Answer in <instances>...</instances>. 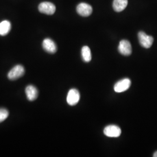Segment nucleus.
<instances>
[{"label": "nucleus", "instance_id": "3", "mask_svg": "<svg viewBox=\"0 0 157 157\" xmlns=\"http://www.w3.org/2000/svg\"><path fill=\"white\" fill-rule=\"evenodd\" d=\"M25 73V69L22 65H17L13 67L8 74V78L11 80L20 78Z\"/></svg>", "mask_w": 157, "mask_h": 157}, {"label": "nucleus", "instance_id": "5", "mask_svg": "<svg viewBox=\"0 0 157 157\" xmlns=\"http://www.w3.org/2000/svg\"><path fill=\"white\" fill-rule=\"evenodd\" d=\"M39 10L41 13L46 15H52L56 12V7L51 2H43L40 4Z\"/></svg>", "mask_w": 157, "mask_h": 157}, {"label": "nucleus", "instance_id": "14", "mask_svg": "<svg viewBox=\"0 0 157 157\" xmlns=\"http://www.w3.org/2000/svg\"><path fill=\"white\" fill-rule=\"evenodd\" d=\"M9 115V112L5 108H0V123L4 121Z\"/></svg>", "mask_w": 157, "mask_h": 157}, {"label": "nucleus", "instance_id": "10", "mask_svg": "<svg viewBox=\"0 0 157 157\" xmlns=\"http://www.w3.org/2000/svg\"><path fill=\"white\" fill-rule=\"evenodd\" d=\"M25 92L27 98L29 101H34L37 98L38 90L33 85H29L27 86Z\"/></svg>", "mask_w": 157, "mask_h": 157}, {"label": "nucleus", "instance_id": "6", "mask_svg": "<svg viewBox=\"0 0 157 157\" xmlns=\"http://www.w3.org/2000/svg\"><path fill=\"white\" fill-rule=\"evenodd\" d=\"M131 85V81L129 78H124L119 80L114 86V91L117 93H122L129 89Z\"/></svg>", "mask_w": 157, "mask_h": 157}, {"label": "nucleus", "instance_id": "11", "mask_svg": "<svg viewBox=\"0 0 157 157\" xmlns=\"http://www.w3.org/2000/svg\"><path fill=\"white\" fill-rule=\"evenodd\" d=\"M128 3V0H113V8L115 11H122L126 8Z\"/></svg>", "mask_w": 157, "mask_h": 157}, {"label": "nucleus", "instance_id": "13", "mask_svg": "<svg viewBox=\"0 0 157 157\" xmlns=\"http://www.w3.org/2000/svg\"><path fill=\"white\" fill-rule=\"evenodd\" d=\"M82 56L84 62H89L91 60V54L90 48L87 46L83 47L82 49Z\"/></svg>", "mask_w": 157, "mask_h": 157}, {"label": "nucleus", "instance_id": "12", "mask_svg": "<svg viewBox=\"0 0 157 157\" xmlns=\"http://www.w3.org/2000/svg\"><path fill=\"white\" fill-rule=\"evenodd\" d=\"M11 23L8 21H4L0 23V35L6 36L11 30Z\"/></svg>", "mask_w": 157, "mask_h": 157}, {"label": "nucleus", "instance_id": "15", "mask_svg": "<svg viewBox=\"0 0 157 157\" xmlns=\"http://www.w3.org/2000/svg\"><path fill=\"white\" fill-rule=\"evenodd\" d=\"M153 157H157V151L154 152V155H153Z\"/></svg>", "mask_w": 157, "mask_h": 157}, {"label": "nucleus", "instance_id": "8", "mask_svg": "<svg viewBox=\"0 0 157 157\" xmlns=\"http://www.w3.org/2000/svg\"><path fill=\"white\" fill-rule=\"evenodd\" d=\"M76 10L80 15L86 17L90 16L91 14L93 8L89 4L86 3H80L77 6Z\"/></svg>", "mask_w": 157, "mask_h": 157}, {"label": "nucleus", "instance_id": "9", "mask_svg": "<svg viewBox=\"0 0 157 157\" xmlns=\"http://www.w3.org/2000/svg\"><path fill=\"white\" fill-rule=\"evenodd\" d=\"M43 47L45 51L51 54L56 52L57 50L56 43L50 39H45L44 40L43 42Z\"/></svg>", "mask_w": 157, "mask_h": 157}, {"label": "nucleus", "instance_id": "2", "mask_svg": "<svg viewBox=\"0 0 157 157\" xmlns=\"http://www.w3.org/2000/svg\"><path fill=\"white\" fill-rule=\"evenodd\" d=\"M122 131L121 128L116 125L107 126L104 130V133L109 137H118L121 135Z\"/></svg>", "mask_w": 157, "mask_h": 157}, {"label": "nucleus", "instance_id": "4", "mask_svg": "<svg viewBox=\"0 0 157 157\" xmlns=\"http://www.w3.org/2000/svg\"><path fill=\"white\" fill-rule=\"evenodd\" d=\"M80 95L78 91L75 89H72L69 91L67 93V101L69 105L73 106L78 103L80 100Z\"/></svg>", "mask_w": 157, "mask_h": 157}, {"label": "nucleus", "instance_id": "7", "mask_svg": "<svg viewBox=\"0 0 157 157\" xmlns=\"http://www.w3.org/2000/svg\"><path fill=\"white\" fill-rule=\"evenodd\" d=\"M119 52L123 56H129L132 54V45L128 40H123L120 41L118 46Z\"/></svg>", "mask_w": 157, "mask_h": 157}, {"label": "nucleus", "instance_id": "1", "mask_svg": "<svg viewBox=\"0 0 157 157\" xmlns=\"http://www.w3.org/2000/svg\"><path fill=\"white\" fill-rule=\"evenodd\" d=\"M138 38L140 45L146 48H149L151 47L154 39L151 36H148L143 32H140L138 34Z\"/></svg>", "mask_w": 157, "mask_h": 157}]
</instances>
